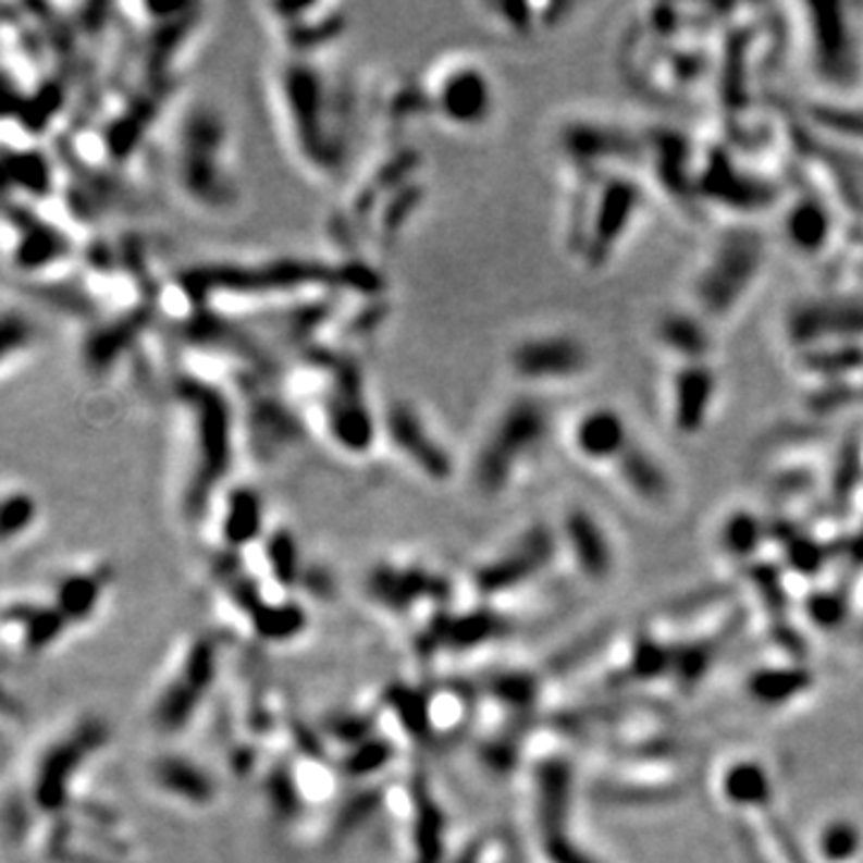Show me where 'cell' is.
Returning a JSON list of instances; mask_svg holds the SVG:
<instances>
[{
    "instance_id": "obj_1",
    "label": "cell",
    "mask_w": 863,
    "mask_h": 863,
    "mask_svg": "<svg viewBox=\"0 0 863 863\" xmlns=\"http://www.w3.org/2000/svg\"><path fill=\"white\" fill-rule=\"evenodd\" d=\"M279 111L293 149L317 175H334L348 157V130L343 103L329 75L310 58H293L279 70Z\"/></svg>"
},
{
    "instance_id": "obj_2",
    "label": "cell",
    "mask_w": 863,
    "mask_h": 863,
    "mask_svg": "<svg viewBox=\"0 0 863 863\" xmlns=\"http://www.w3.org/2000/svg\"><path fill=\"white\" fill-rule=\"evenodd\" d=\"M231 139L223 118L211 109L187 113L181 130L175 175L183 195L197 207L226 209L238 195L231 165Z\"/></svg>"
},
{
    "instance_id": "obj_3",
    "label": "cell",
    "mask_w": 863,
    "mask_h": 863,
    "mask_svg": "<svg viewBox=\"0 0 863 863\" xmlns=\"http://www.w3.org/2000/svg\"><path fill=\"white\" fill-rule=\"evenodd\" d=\"M183 406L195 464L185 504L193 514H199L231 466V406L214 386L197 382L185 384Z\"/></svg>"
},
{
    "instance_id": "obj_4",
    "label": "cell",
    "mask_w": 863,
    "mask_h": 863,
    "mask_svg": "<svg viewBox=\"0 0 863 863\" xmlns=\"http://www.w3.org/2000/svg\"><path fill=\"white\" fill-rule=\"evenodd\" d=\"M547 418L535 400L516 398L496 410L488 430L480 436V446L472 460L478 488L484 492H502L511 482L514 472L538 452L545 442Z\"/></svg>"
},
{
    "instance_id": "obj_5",
    "label": "cell",
    "mask_w": 863,
    "mask_h": 863,
    "mask_svg": "<svg viewBox=\"0 0 863 863\" xmlns=\"http://www.w3.org/2000/svg\"><path fill=\"white\" fill-rule=\"evenodd\" d=\"M428 106L436 121L476 133L496 113V85L490 70L470 56L446 58L430 73Z\"/></svg>"
},
{
    "instance_id": "obj_6",
    "label": "cell",
    "mask_w": 863,
    "mask_h": 863,
    "mask_svg": "<svg viewBox=\"0 0 863 863\" xmlns=\"http://www.w3.org/2000/svg\"><path fill=\"white\" fill-rule=\"evenodd\" d=\"M506 362L508 372L523 384L566 382L588 368V353L569 334H530L514 343Z\"/></svg>"
},
{
    "instance_id": "obj_7",
    "label": "cell",
    "mask_w": 863,
    "mask_h": 863,
    "mask_svg": "<svg viewBox=\"0 0 863 863\" xmlns=\"http://www.w3.org/2000/svg\"><path fill=\"white\" fill-rule=\"evenodd\" d=\"M382 434L400 456H406L430 478L444 480L452 476V456L442 444V434L410 400H394L386 408L382 416Z\"/></svg>"
},
{
    "instance_id": "obj_8",
    "label": "cell",
    "mask_w": 863,
    "mask_h": 863,
    "mask_svg": "<svg viewBox=\"0 0 863 863\" xmlns=\"http://www.w3.org/2000/svg\"><path fill=\"white\" fill-rule=\"evenodd\" d=\"M271 20L279 25L291 58H307L324 49L346 29L338 5H274Z\"/></svg>"
},
{
    "instance_id": "obj_9",
    "label": "cell",
    "mask_w": 863,
    "mask_h": 863,
    "mask_svg": "<svg viewBox=\"0 0 863 863\" xmlns=\"http://www.w3.org/2000/svg\"><path fill=\"white\" fill-rule=\"evenodd\" d=\"M547 554H550V535L538 530V533L528 535L521 542V547L508 552L502 562L484 566V569L478 574V585L484 590V593H494V590H504L521 583L545 564Z\"/></svg>"
},
{
    "instance_id": "obj_10",
    "label": "cell",
    "mask_w": 863,
    "mask_h": 863,
    "mask_svg": "<svg viewBox=\"0 0 863 863\" xmlns=\"http://www.w3.org/2000/svg\"><path fill=\"white\" fill-rule=\"evenodd\" d=\"M214 677V648L209 643H197L185 667V679L175 686V691L163 701L161 717L165 725H181L190 715L199 695L205 693L207 683Z\"/></svg>"
},
{
    "instance_id": "obj_11",
    "label": "cell",
    "mask_w": 863,
    "mask_h": 863,
    "mask_svg": "<svg viewBox=\"0 0 863 863\" xmlns=\"http://www.w3.org/2000/svg\"><path fill=\"white\" fill-rule=\"evenodd\" d=\"M571 444L583 458L602 464L624 452V424L607 410H590L574 424Z\"/></svg>"
},
{
    "instance_id": "obj_12",
    "label": "cell",
    "mask_w": 863,
    "mask_h": 863,
    "mask_svg": "<svg viewBox=\"0 0 863 863\" xmlns=\"http://www.w3.org/2000/svg\"><path fill=\"white\" fill-rule=\"evenodd\" d=\"M566 533H569V540L578 554V559H581L583 569L593 578L605 576L609 569L607 542L602 538L600 528L590 521V516L574 511L569 516V528H566Z\"/></svg>"
},
{
    "instance_id": "obj_13",
    "label": "cell",
    "mask_w": 863,
    "mask_h": 863,
    "mask_svg": "<svg viewBox=\"0 0 863 863\" xmlns=\"http://www.w3.org/2000/svg\"><path fill=\"white\" fill-rule=\"evenodd\" d=\"M262 526V506L259 496L252 490H235L231 494L226 521H223V533L231 545H243L247 540H255Z\"/></svg>"
},
{
    "instance_id": "obj_14",
    "label": "cell",
    "mask_w": 863,
    "mask_h": 863,
    "mask_svg": "<svg viewBox=\"0 0 863 863\" xmlns=\"http://www.w3.org/2000/svg\"><path fill=\"white\" fill-rule=\"evenodd\" d=\"M37 341V324L20 310H0V370L25 353Z\"/></svg>"
},
{
    "instance_id": "obj_15",
    "label": "cell",
    "mask_w": 863,
    "mask_h": 863,
    "mask_svg": "<svg viewBox=\"0 0 863 863\" xmlns=\"http://www.w3.org/2000/svg\"><path fill=\"white\" fill-rule=\"evenodd\" d=\"M159 779L175 794L190 801H207L211 797V782L195 765L183 761H165L159 767Z\"/></svg>"
},
{
    "instance_id": "obj_16",
    "label": "cell",
    "mask_w": 863,
    "mask_h": 863,
    "mask_svg": "<svg viewBox=\"0 0 863 863\" xmlns=\"http://www.w3.org/2000/svg\"><path fill=\"white\" fill-rule=\"evenodd\" d=\"M442 815L436 811L434 803L428 797H420L418 809V833H416V847H418V863H436L442 851Z\"/></svg>"
},
{
    "instance_id": "obj_17",
    "label": "cell",
    "mask_w": 863,
    "mask_h": 863,
    "mask_svg": "<svg viewBox=\"0 0 863 863\" xmlns=\"http://www.w3.org/2000/svg\"><path fill=\"white\" fill-rule=\"evenodd\" d=\"M255 624L262 636L267 638H288L295 631L303 629V612L293 605L286 607H269V609H257Z\"/></svg>"
},
{
    "instance_id": "obj_18",
    "label": "cell",
    "mask_w": 863,
    "mask_h": 863,
    "mask_svg": "<svg viewBox=\"0 0 863 863\" xmlns=\"http://www.w3.org/2000/svg\"><path fill=\"white\" fill-rule=\"evenodd\" d=\"M500 621L488 617V614H478V617H468V619H460L458 624H454L452 629L446 631L448 641L456 643V645H470V643H482L488 641L490 636H494V631L500 629Z\"/></svg>"
},
{
    "instance_id": "obj_19",
    "label": "cell",
    "mask_w": 863,
    "mask_h": 863,
    "mask_svg": "<svg viewBox=\"0 0 863 863\" xmlns=\"http://www.w3.org/2000/svg\"><path fill=\"white\" fill-rule=\"evenodd\" d=\"M271 562H274V571L279 576L281 583H295V574H298V554L288 535H276V540L271 542Z\"/></svg>"
},
{
    "instance_id": "obj_20",
    "label": "cell",
    "mask_w": 863,
    "mask_h": 863,
    "mask_svg": "<svg viewBox=\"0 0 863 863\" xmlns=\"http://www.w3.org/2000/svg\"><path fill=\"white\" fill-rule=\"evenodd\" d=\"M386 755H389L386 747H382V743H372V747H365L362 751H358L356 759L350 761V770L353 773H370L377 765L386 761Z\"/></svg>"
}]
</instances>
